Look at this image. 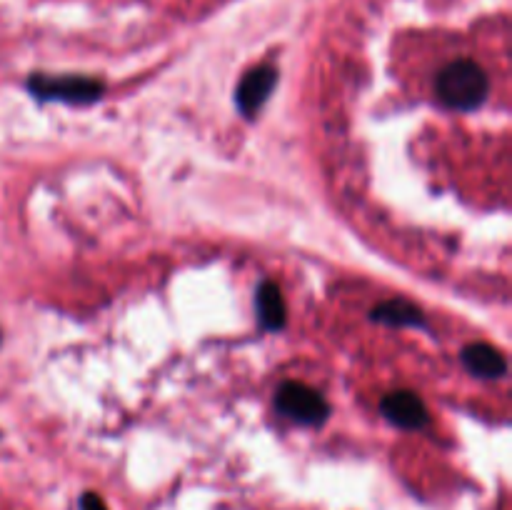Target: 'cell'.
Segmentation results:
<instances>
[{
  "instance_id": "cell-1",
  "label": "cell",
  "mask_w": 512,
  "mask_h": 510,
  "mask_svg": "<svg viewBox=\"0 0 512 510\" xmlns=\"http://www.w3.org/2000/svg\"><path fill=\"white\" fill-rule=\"evenodd\" d=\"M435 90H438V98L448 108L475 110L488 98L490 83L488 75L478 63H473V60H453V63L440 70L438 80H435Z\"/></svg>"
},
{
  "instance_id": "cell-2",
  "label": "cell",
  "mask_w": 512,
  "mask_h": 510,
  "mask_svg": "<svg viewBox=\"0 0 512 510\" xmlns=\"http://www.w3.org/2000/svg\"><path fill=\"white\" fill-rule=\"evenodd\" d=\"M28 90L40 100H63V103H93L103 95V80L90 75H30Z\"/></svg>"
},
{
  "instance_id": "cell-3",
  "label": "cell",
  "mask_w": 512,
  "mask_h": 510,
  "mask_svg": "<svg viewBox=\"0 0 512 510\" xmlns=\"http://www.w3.org/2000/svg\"><path fill=\"white\" fill-rule=\"evenodd\" d=\"M275 408L303 425H323L330 415V405L318 390L305 383H283L275 395Z\"/></svg>"
},
{
  "instance_id": "cell-4",
  "label": "cell",
  "mask_w": 512,
  "mask_h": 510,
  "mask_svg": "<svg viewBox=\"0 0 512 510\" xmlns=\"http://www.w3.org/2000/svg\"><path fill=\"white\" fill-rule=\"evenodd\" d=\"M380 408H383L385 418H388L390 423L400 425V428L418 430L430 423V415H428V408H425V403L418 398V395L410 393V390H398V393L385 395Z\"/></svg>"
},
{
  "instance_id": "cell-5",
  "label": "cell",
  "mask_w": 512,
  "mask_h": 510,
  "mask_svg": "<svg viewBox=\"0 0 512 510\" xmlns=\"http://www.w3.org/2000/svg\"><path fill=\"white\" fill-rule=\"evenodd\" d=\"M278 73L270 65H260V68L245 73V78L238 85V108L245 118H253L260 110V105L268 100L270 90L275 88Z\"/></svg>"
},
{
  "instance_id": "cell-6",
  "label": "cell",
  "mask_w": 512,
  "mask_h": 510,
  "mask_svg": "<svg viewBox=\"0 0 512 510\" xmlns=\"http://www.w3.org/2000/svg\"><path fill=\"white\" fill-rule=\"evenodd\" d=\"M463 365L478 378H500L508 373V360L488 343H473L463 350Z\"/></svg>"
},
{
  "instance_id": "cell-7",
  "label": "cell",
  "mask_w": 512,
  "mask_h": 510,
  "mask_svg": "<svg viewBox=\"0 0 512 510\" xmlns=\"http://www.w3.org/2000/svg\"><path fill=\"white\" fill-rule=\"evenodd\" d=\"M255 303H258V315L260 323L265 325L268 330H280L285 325V300L283 293H280L278 283L273 280H265L263 285L255 293Z\"/></svg>"
},
{
  "instance_id": "cell-8",
  "label": "cell",
  "mask_w": 512,
  "mask_h": 510,
  "mask_svg": "<svg viewBox=\"0 0 512 510\" xmlns=\"http://www.w3.org/2000/svg\"><path fill=\"white\" fill-rule=\"evenodd\" d=\"M370 318L378 320V323L393 325V328H403V325H408V328L410 325H425V318H423V313H420L418 305L408 303V300H400V298L380 303L378 308H373Z\"/></svg>"
},
{
  "instance_id": "cell-9",
  "label": "cell",
  "mask_w": 512,
  "mask_h": 510,
  "mask_svg": "<svg viewBox=\"0 0 512 510\" xmlns=\"http://www.w3.org/2000/svg\"><path fill=\"white\" fill-rule=\"evenodd\" d=\"M80 510H108V508H105L103 498H100L98 493H85L83 498H80Z\"/></svg>"
}]
</instances>
